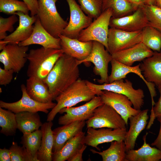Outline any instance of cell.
Returning <instances> with one entry per match:
<instances>
[{"mask_svg":"<svg viewBox=\"0 0 161 161\" xmlns=\"http://www.w3.org/2000/svg\"><path fill=\"white\" fill-rule=\"evenodd\" d=\"M160 123V127L158 135L154 141L151 144L152 146H155L157 148L161 150V121Z\"/></svg>","mask_w":161,"mask_h":161,"instance_id":"ee69618b","label":"cell"},{"mask_svg":"<svg viewBox=\"0 0 161 161\" xmlns=\"http://www.w3.org/2000/svg\"><path fill=\"white\" fill-rule=\"evenodd\" d=\"M28 6L32 16L36 15L38 8V0H22Z\"/></svg>","mask_w":161,"mask_h":161,"instance_id":"b9f144b4","label":"cell"},{"mask_svg":"<svg viewBox=\"0 0 161 161\" xmlns=\"http://www.w3.org/2000/svg\"><path fill=\"white\" fill-rule=\"evenodd\" d=\"M15 14L19 17V25L15 31L3 40L6 45L10 43L18 44L29 38L33 30V24L37 18L36 15L30 16L20 11L16 12Z\"/></svg>","mask_w":161,"mask_h":161,"instance_id":"d6986e66","label":"cell"},{"mask_svg":"<svg viewBox=\"0 0 161 161\" xmlns=\"http://www.w3.org/2000/svg\"><path fill=\"white\" fill-rule=\"evenodd\" d=\"M66 1L69 7L70 18L61 35L78 39L80 32L92 22L93 18L84 14L75 0Z\"/></svg>","mask_w":161,"mask_h":161,"instance_id":"7c38bea8","label":"cell"},{"mask_svg":"<svg viewBox=\"0 0 161 161\" xmlns=\"http://www.w3.org/2000/svg\"><path fill=\"white\" fill-rule=\"evenodd\" d=\"M154 5L161 9V0H154Z\"/></svg>","mask_w":161,"mask_h":161,"instance_id":"bcb514c9","label":"cell"},{"mask_svg":"<svg viewBox=\"0 0 161 161\" xmlns=\"http://www.w3.org/2000/svg\"><path fill=\"white\" fill-rule=\"evenodd\" d=\"M148 111V109L141 110L137 114L129 118L130 127L124 140L126 152L134 149L137 137L145 128L149 118Z\"/></svg>","mask_w":161,"mask_h":161,"instance_id":"7402d4cb","label":"cell"},{"mask_svg":"<svg viewBox=\"0 0 161 161\" xmlns=\"http://www.w3.org/2000/svg\"><path fill=\"white\" fill-rule=\"evenodd\" d=\"M92 41V48L89 55L83 60H78L77 64L79 65L83 63H92L94 65V74L100 77V79L97 80L98 82L102 83H109L108 67L112 59V55L102 44L96 41Z\"/></svg>","mask_w":161,"mask_h":161,"instance_id":"ba28073f","label":"cell"},{"mask_svg":"<svg viewBox=\"0 0 161 161\" xmlns=\"http://www.w3.org/2000/svg\"><path fill=\"white\" fill-rule=\"evenodd\" d=\"M14 72L12 69H2L0 67V85L7 86L11 81Z\"/></svg>","mask_w":161,"mask_h":161,"instance_id":"ab89813d","label":"cell"},{"mask_svg":"<svg viewBox=\"0 0 161 161\" xmlns=\"http://www.w3.org/2000/svg\"><path fill=\"white\" fill-rule=\"evenodd\" d=\"M142 73L146 80L157 87L161 85V52L154 51L151 57L140 64Z\"/></svg>","mask_w":161,"mask_h":161,"instance_id":"603a6c76","label":"cell"},{"mask_svg":"<svg viewBox=\"0 0 161 161\" xmlns=\"http://www.w3.org/2000/svg\"><path fill=\"white\" fill-rule=\"evenodd\" d=\"M0 132L6 136L15 134L18 129L15 114L0 107Z\"/></svg>","mask_w":161,"mask_h":161,"instance_id":"d6a6232c","label":"cell"},{"mask_svg":"<svg viewBox=\"0 0 161 161\" xmlns=\"http://www.w3.org/2000/svg\"><path fill=\"white\" fill-rule=\"evenodd\" d=\"M148 25L145 15L141 6H140L131 14L120 18L112 17L109 26L128 31L135 32L142 30Z\"/></svg>","mask_w":161,"mask_h":161,"instance_id":"2e32d148","label":"cell"},{"mask_svg":"<svg viewBox=\"0 0 161 161\" xmlns=\"http://www.w3.org/2000/svg\"><path fill=\"white\" fill-rule=\"evenodd\" d=\"M141 42L154 51L160 52L161 50V32L150 25L142 30Z\"/></svg>","mask_w":161,"mask_h":161,"instance_id":"1f68e13d","label":"cell"},{"mask_svg":"<svg viewBox=\"0 0 161 161\" xmlns=\"http://www.w3.org/2000/svg\"><path fill=\"white\" fill-rule=\"evenodd\" d=\"M64 53L61 49H46L42 47L30 49L27 56L29 62L27 76L44 80L58 60Z\"/></svg>","mask_w":161,"mask_h":161,"instance_id":"7a4b0ae2","label":"cell"},{"mask_svg":"<svg viewBox=\"0 0 161 161\" xmlns=\"http://www.w3.org/2000/svg\"><path fill=\"white\" fill-rule=\"evenodd\" d=\"M87 128H126L127 126L121 116L112 107L103 104L94 111L92 116L86 121Z\"/></svg>","mask_w":161,"mask_h":161,"instance_id":"52a82bcc","label":"cell"},{"mask_svg":"<svg viewBox=\"0 0 161 161\" xmlns=\"http://www.w3.org/2000/svg\"><path fill=\"white\" fill-rule=\"evenodd\" d=\"M129 2L137 7L145 4V0H127Z\"/></svg>","mask_w":161,"mask_h":161,"instance_id":"f6af8a7d","label":"cell"},{"mask_svg":"<svg viewBox=\"0 0 161 161\" xmlns=\"http://www.w3.org/2000/svg\"><path fill=\"white\" fill-rule=\"evenodd\" d=\"M9 150L11 161H36L24 146H19L16 142H13Z\"/></svg>","mask_w":161,"mask_h":161,"instance_id":"8d00e7d4","label":"cell"},{"mask_svg":"<svg viewBox=\"0 0 161 161\" xmlns=\"http://www.w3.org/2000/svg\"><path fill=\"white\" fill-rule=\"evenodd\" d=\"M87 146L83 144L78 148L73 154L67 160L68 161H83V154Z\"/></svg>","mask_w":161,"mask_h":161,"instance_id":"60d3db41","label":"cell"},{"mask_svg":"<svg viewBox=\"0 0 161 161\" xmlns=\"http://www.w3.org/2000/svg\"><path fill=\"white\" fill-rule=\"evenodd\" d=\"M148 21V25L161 32V9L154 4L141 6Z\"/></svg>","mask_w":161,"mask_h":161,"instance_id":"e575fe53","label":"cell"},{"mask_svg":"<svg viewBox=\"0 0 161 161\" xmlns=\"http://www.w3.org/2000/svg\"><path fill=\"white\" fill-rule=\"evenodd\" d=\"M0 11L7 14H15L18 12L28 14L30 11L26 4L18 0H0Z\"/></svg>","mask_w":161,"mask_h":161,"instance_id":"836d02e7","label":"cell"},{"mask_svg":"<svg viewBox=\"0 0 161 161\" xmlns=\"http://www.w3.org/2000/svg\"><path fill=\"white\" fill-rule=\"evenodd\" d=\"M160 160L161 161V160Z\"/></svg>","mask_w":161,"mask_h":161,"instance_id":"c3c4849f","label":"cell"},{"mask_svg":"<svg viewBox=\"0 0 161 161\" xmlns=\"http://www.w3.org/2000/svg\"><path fill=\"white\" fill-rule=\"evenodd\" d=\"M77 60L64 53L44 80L53 100L79 78Z\"/></svg>","mask_w":161,"mask_h":161,"instance_id":"6da1fadb","label":"cell"},{"mask_svg":"<svg viewBox=\"0 0 161 161\" xmlns=\"http://www.w3.org/2000/svg\"><path fill=\"white\" fill-rule=\"evenodd\" d=\"M22 96L18 101L13 103H7L0 101V107L9 110L15 114L23 112H41L48 113V109H52L56 103L52 102L41 103L32 99L27 94L26 86L24 84L21 86Z\"/></svg>","mask_w":161,"mask_h":161,"instance_id":"30bf717a","label":"cell"},{"mask_svg":"<svg viewBox=\"0 0 161 161\" xmlns=\"http://www.w3.org/2000/svg\"><path fill=\"white\" fill-rule=\"evenodd\" d=\"M142 32H129L110 27L108 38V52L112 55L141 42Z\"/></svg>","mask_w":161,"mask_h":161,"instance_id":"9c48e42d","label":"cell"},{"mask_svg":"<svg viewBox=\"0 0 161 161\" xmlns=\"http://www.w3.org/2000/svg\"><path fill=\"white\" fill-rule=\"evenodd\" d=\"M90 150L93 153L100 155L103 161H127L126 145L124 140L111 142L110 147L101 152L93 149Z\"/></svg>","mask_w":161,"mask_h":161,"instance_id":"f1b7e54d","label":"cell"},{"mask_svg":"<svg viewBox=\"0 0 161 161\" xmlns=\"http://www.w3.org/2000/svg\"><path fill=\"white\" fill-rule=\"evenodd\" d=\"M60 38L61 49L64 53L78 61L83 60L90 53L93 41L82 42L77 38H71L61 34Z\"/></svg>","mask_w":161,"mask_h":161,"instance_id":"ffe728a7","label":"cell"},{"mask_svg":"<svg viewBox=\"0 0 161 161\" xmlns=\"http://www.w3.org/2000/svg\"><path fill=\"white\" fill-rule=\"evenodd\" d=\"M80 7L87 16L95 19L102 12L103 0H78Z\"/></svg>","mask_w":161,"mask_h":161,"instance_id":"d590c367","label":"cell"},{"mask_svg":"<svg viewBox=\"0 0 161 161\" xmlns=\"http://www.w3.org/2000/svg\"><path fill=\"white\" fill-rule=\"evenodd\" d=\"M157 87L160 94V97L158 101L155 103L154 106L151 108L150 118L148 123L147 129H149L151 127L156 118L159 122L161 121V85Z\"/></svg>","mask_w":161,"mask_h":161,"instance_id":"f35d334b","label":"cell"},{"mask_svg":"<svg viewBox=\"0 0 161 161\" xmlns=\"http://www.w3.org/2000/svg\"><path fill=\"white\" fill-rule=\"evenodd\" d=\"M52 121H47L41 127L42 137L40 148L37 153L38 161L52 160V149L54 139L52 128Z\"/></svg>","mask_w":161,"mask_h":161,"instance_id":"d4e9b609","label":"cell"},{"mask_svg":"<svg viewBox=\"0 0 161 161\" xmlns=\"http://www.w3.org/2000/svg\"><path fill=\"white\" fill-rule=\"evenodd\" d=\"M86 81L88 86L96 92L97 96H100L102 91L107 90L126 95L131 101L135 109L141 110L144 104L143 90L134 89L132 83L128 80L126 79L124 81L122 79L101 84H95L87 80Z\"/></svg>","mask_w":161,"mask_h":161,"instance_id":"5b68a950","label":"cell"},{"mask_svg":"<svg viewBox=\"0 0 161 161\" xmlns=\"http://www.w3.org/2000/svg\"><path fill=\"white\" fill-rule=\"evenodd\" d=\"M103 104L100 96H97L81 106L63 108L59 113H66L59 117L58 123L63 125L76 121L87 120L92 116L95 109Z\"/></svg>","mask_w":161,"mask_h":161,"instance_id":"8fae6325","label":"cell"},{"mask_svg":"<svg viewBox=\"0 0 161 161\" xmlns=\"http://www.w3.org/2000/svg\"><path fill=\"white\" fill-rule=\"evenodd\" d=\"M86 124L85 121H77L53 130L54 139L53 153L59 151L67 140L82 131Z\"/></svg>","mask_w":161,"mask_h":161,"instance_id":"44dd1931","label":"cell"},{"mask_svg":"<svg viewBox=\"0 0 161 161\" xmlns=\"http://www.w3.org/2000/svg\"><path fill=\"white\" fill-rule=\"evenodd\" d=\"M28 46H20L16 44H7L0 53V61L4 68L12 69L18 73L24 67L27 59Z\"/></svg>","mask_w":161,"mask_h":161,"instance_id":"4fadbf2b","label":"cell"},{"mask_svg":"<svg viewBox=\"0 0 161 161\" xmlns=\"http://www.w3.org/2000/svg\"><path fill=\"white\" fill-rule=\"evenodd\" d=\"M147 133L143 137V144L137 150L134 149L126 152L127 161H159L161 160V150L151 147L146 143Z\"/></svg>","mask_w":161,"mask_h":161,"instance_id":"484cf974","label":"cell"},{"mask_svg":"<svg viewBox=\"0 0 161 161\" xmlns=\"http://www.w3.org/2000/svg\"><path fill=\"white\" fill-rule=\"evenodd\" d=\"M0 161H11L10 150L4 148L0 149Z\"/></svg>","mask_w":161,"mask_h":161,"instance_id":"7bdbcfd3","label":"cell"},{"mask_svg":"<svg viewBox=\"0 0 161 161\" xmlns=\"http://www.w3.org/2000/svg\"><path fill=\"white\" fill-rule=\"evenodd\" d=\"M42 137L41 129H38L30 133L24 134L21 138V143L36 161H38L37 153L41 145Z\"/></svg>","mask_w":161,"mask_h":161,"instance_id":"4dcf8cb0","label":"cell"},{"mask_svg":"<svg viewBox=\"0 0 161 161\" xmlns=\"http://www.w3.org/2000/svg\"><path fill=\"white\" fill-rule=\"evenodd\" d=\"M112 11L108 8L86 28L80 32L78 39L82 42L96 41L102 44L108 51V38L110 19Z\"/></svg>","mask_w":161,"mask_h":161,"instance_id":"8992f818","label":"cell"},{"mask_svg":"<svg viewBox=\"0 0 161 161\" xmlns=\"http://www.w3.org/2000/svg\"><path fill=\"white\" fill-rule=\"evenodd\" d=\"M100 96L103 104L112 107L121 116L127 126L129 118L137 114L141 111L132 107V102L124 95L103 90Z\"/></svg>","mask_w":161,"mask_h":161,"instance_id":"9a60e30c","label":"cell"},{"mask_svg":"<svg viewBox=\"0 0 161 161\" xmlns=\"http://www.w3.org/2000/svg\"><path fill=\"white\" fill-rule=\"evenodd\" d=\"M17 127L23 134L31 133L42 125L37 112H23L15 114Z\"/></svg>","mask_w":161,"mask_h":161,"instance_id":"4316f807","label":"cell"},{"mask_svg":"<svg viewBox=\"0 0 161 161\" xmlns=\"http://www.w3.org/2000/svg\"><path fill=\"white\" fill-rule=\"evenodd\" d=\"M154 52L142 42L112 55V58L124 64L132 66L136 62L142 61L151 56Z\"/></svg>","mask_w":161,"mask_h":161,"instance_id":"ac0fdd59","label":"cell"},{"mask_svg":"<svg viewBox=\"0 0 161 161\" xmlns=\"http://www.w3.org/2000/svg\"><path fill=\"white\" fill-rule=\"evenodd\" d=\"M96 95L87 85L86 80L79 78L55 98L56 104L48 113L47 121H52L63 108L72 107L82 102H88Z\"/></svg>","mask_w":161,"mask_h":161,"instance_id":"3957f363","label":"cell"},{"mask_svg":"<svg viewBox=\"0 0 161 161\" xmlns=\"http://www.w3.org/2000/svg\"><path fill=\"white\" fill-rule=\"evenodd\" d=\"M138 7L127 0H103L102 12L108 8L112 11V17L117 18L129 15Z\"/></svg>","mask_w":161,"mask_h":161,"instance_id":"f546056e","label":"cell"},{"mask_svg":"<svg viewBox=\"0 0 161 161\" xmlns=\"http://www.w3.org/2000/svg\"><path fill=\"white\" fill-rule=\"evenodd\" d=\"M57 0H38L36 16L44 29L51 35L59 38L68 25L58 13L56 6Z\"/></svg>","mask_w":161,"mask_h":161,"instance_id":"277c9868","label":"cell"},{"mask_svg":"<svg viewBox=\"0 0 161 161\" xmlns=\"http://www.w3.org/2000/svg\"><path fill=\"white\" fill-rule=\"evenodd\" d=\"M18 44L24 46L38 44L46 49H61L60 38H55L49 34L42 26L37 16L31 36Z\"/></svg>","mask_w":161,"mask_h":161,"instance_id":"e0dca14e","label":"cell"},{"mask_svg":"<svg viewBox=\"0 0 161 161\" xmlns=\"http://www.w3.org/2000/svg\"></svg>","mask_w":161,"mask_h":161,"instance_id":"681fc988","label":"cell"},{"mask_svg":"<svg viewBox=\"0 0 161 161\" xmlns=\"http://www.w3.org/2000/svg\"><path fill=\"white\" fill-rule=\"evenodd\" d=\"M85 135V133L82 131L67 140L59 151L52 153V160H67L84 144L83 140Z\"/></svg>","mask_w":161,"mask_h":161,"instance_id":"83f0119b","label":"cell"},{"mask_svg":"<svg viewBox=\"0 0 161 161\" xmlns=\"http://www.w3.org/2000/svg\"><path fill=\"white\" fill-rule=\"evenodd\" d=\"M16 14H13L7 18L0 17V40H3L7 36L6 32H13V25L18 20Z\"/></svg>","mask_w":161,"mask_h":161,"instance_id":"74e56055","label":"cell"},{"mask_svg":"<svg viewBox=\"0 0 161 161\" xmlns=\"http://www.w3.org/2000/svg\"><path fill=\"white\" fill-rule=\"evenodd\" d=\"M26 86L28 95L36 101L41 103L52 102L53 99L44 80L30 77L27 80Z\"/></svg>","mask_w":161,"mask_h":161,"instance_id":"cb8c5ba5","label":"cell"},{"mask_svg":"<svg viewBox=\"0 0 161 161\" xmlns=\"http://www.w3.org/2000/svg\"><path fill=\"white\" fill-rule=\"evenodd\" d=\"M145 4H154V0H145Z\"/></svg>","mask_w":161,"mask_h":161,"instance_id":"7dc6e473","label":"cell"},{"mask_svg":"<svg viewBox=\"0 0 161 161\" xmlns=\"http://www.w3.org/2000/svg\"><path fill=\"white\" fill-rule=\"evenodd\" d=\"M127 131L126 128L113 129L103 128L97 129L89 127L87 128L83 143L100 150L98 145L100 144L114 141H124Z\"/></svg>","mask_w":161,"mask_h":161,"instance_id":"5bb4252c","label":"cell"}]
</instances>
